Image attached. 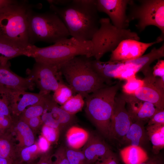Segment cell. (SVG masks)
I'll return each mask as SVG.
<instances>
[{"label":"cell","mask_w":164,"mask_h":164,"mask_svg":"<svg viewBox=\"0 0 164 164\" xmlns=\"http://www.w3.org/2000/svg\"><path fill=\"white\" fill-rule=\"evenodd\" d=\"M71 0H48L47 2L49 4H52L56 6L63 7L69 3Z\"/></svg>","instance_id":"obj_44"},{"label":"cell","mask_w":164,"mask_h":164,"mask_svg":"<svg viewBox=\"0 0 164 164\" xmlns=\"http://www.w3.org/2000/svg\"><path fill=\"white\" fill-rule=\"evenodd\" d=\"M74 94L71 88L65 83L62 78L60 81L58 87L54 92L52 97L57 104L61 105L75 95Z\"/></svg>","instance_id":"obj_31"},{"label":"cell","mask_w":164,"mask_h":164,"mask_svg":"<svg viewBox=\"0 0 164 164\" xmlns=\"http://www.w3.org/2000/svg\"><path fill=\"white\" fill-rule=\"evenodd\" d=\"M148 139L143 121H133L128 132L120 141L128 145L140 146Z\"/></svg>","instance_id":"obj_21"},{"label":"cell","mask_w":164,"mask_h":164,"mask_svg":"<svg viewBox=\"0 0 164 164\" xmlns=\"http://www.w3.org/2000/svg\"><path fill=\"white\" fill-rule=\"evenodd\" d=\"M120 155L125 164H141L149 158L145 150L140 146L128 145L120 150Z\"/></svg>","instance_id":"obj_24"},{"label":"cell","mask_w":164,"mask_h":164,"mask_svg":"<svg viewBox=\"0 0 164 164\" xmlns=\"http://www.w3.org/2000/svg\"><path fill=\"white\" fill-rule=\"evenodd\" d=\"M90 135L88 132L83 128L76 126L70 127L66 135V141L69 148L77 150L83 148Z\"/></svg>","instance_id":"obj_25"},{"label":"cell","mask_w":164,"mask_h":164,"mask_svg":"<svg viewBox=\"0 0 164 164\" xmlns=\"http://www.w3.org/2000/svg\"><path fill=\"white\" fill-rule=\"evenodd\" d=\"M92 67L97 74L108 85H112L113 78H115L116 70L118 66L119 61L109 60L103 62L100 60H92Z\"/></svg>","instance_id":"obj_23"},{"label":"cell","mask_w":164,"mask_h":164,"mask_svg":"<svg viewBox=\"0 0 164 164\" xmlns=\"http://www.w3.org/2000/svg\"><path fill=\"white\" fill-rule=\"evenodd\" d=\"M18 150L15 137L9 129L0 132V157L19 164Z\"/></svg>","instance_id":"obj_20"},{"label":"cell","mask_w":164,"mask_h":164,"mask_svg":"<svg viewBox=\"0 0 164 164\" xmlns=\"http://www.w3.org/2000/svg\"><path fill=\"white\" fill-rule=\"evenodd\" d=\"M9 63L0 66V85L15 91L32 90L35 84L28 77H21L12 71Z\"/></svg>","instance_id":"obj_15"},{"label":"cell","mask_w":164,"mask_h":164,"mask_svg":"<svg viewBox=\"0 0 164 164\" xmlns=\"http://www.w3.org/2000/svg\"><path fill=\"white\" fill-rule=\"evenodd\" d=\"M15 91L0 85V114L13 117L12 108Z\"/></svg>","instance_id":"obj_28"},{"label":"cell","mask_w":164,"mask_h":164,"mask_svg":"<svg viewBox=\"0 0 164 164\" xmlns=\"http://www.w3.org/2000/svg\"><path fill=\"white\" fill-rule=\"evenodd\" d=\"M123 94L114 99L108 138L120 141L128 132L133 121L126 107Z\"/></svg>","instance_id":"obj_10"},{"label":"cell","mask_w":164,"mask_h":164,"mask_svg":"<svg viewBox=\"0 0 164 164\" xmlns=\"http://www.w3.org/2000/svg\"><path fill=\"white\" fill-rule=\"evenodd\" d=\"M66 155L69 164H86V159L82 151L66 148Z\"/></svg>","instance_id":"obj_32"},{"label":"cell","mask_w":164,"mask_h":164,"mask_svg":"<svg viewBox=\"0 0 164 164\" xmlns=\"http://www.w3.org/2000/svg\"><path fill=\"white\" fill-rule=\"evenodd\" d=\"M14 120V117H10L0 114V125L4 130H7L10 128Z\"/></svg>","instance_id":"obj_40"},{"label":"cell","mask_w":164,"mask_h":164,"mask_svg":"<svg viewBox=\"0 0 164 164\" xmlns=\"http://www.w3.org/2000/svg\"><path fill=\"white\" fill-rule=\"evenodd\" d=\"M93 44L91 41H80L71 37L49 46L39 47L29 45V57L36 62L59 66L78 56L91 57Z\"/></svg>","instance_id":"obj_4"},{"label":"cell","mask_w":164,"mask_h":164,"mask_svg":"<svg viewBox=\"0 0 164 164\" xmlns=\"http://www.w3.org/2000/svg\"><path fill=\"white\" fill-rule=\"evenodd\" d=\"M29 45L22 46L0 40V66L6 65L9 60L18 56L29 57Z\"/></svg>","instance_id":"obj_22"},{"label":"cell","mask_w":164,"mask_h":164,"mask_svg":"<svg viewBox=\"0 0 164 164\" xmlns=\"http://www.w3.org/2000/svg\"><path fill=\"white\" fill-rule=\"evenodd\" d=\"M131 0H97L98 12L109 17L112 24L120 29H126L129 23L126 15L127 7Z\"/></svg>","instance_id":"obj_12"},{"label":"cell","mask_w":164,"mask_h":164,"mask_svg":"<svg viewBox=\"0 0 164 164\" xmlns=\"http://www.w3.org/2000/svg\"><path fill=\"white\" fill-rule=\"evenodd\" d=\"M28 31L30 45L39 42L54 44L68 38L69 32L64 23L55 12L38 13L29 10Z\"/></svg>","instance_id":"obj_6"},{"label":"cell","mask_w":164,"mask_h":164,"mask_svg":"<svg viewBox=\"0 0 164 164\" xmlns=\"http://www.w3.org/2000/svg\"><path fill=\"white\" fill-rule=\"evenodd\" d=\"M121 84L119 82L99 89L85 98L87 116L101 133L108 138L114 99Z\"/></svg>","instance_id":"obj_5"},{"label":"cell","mask_w":164,"mask_h":164,"mask_svg":"<svg viewBox=\"0 0 164 164\" xmlns=\"http://www.w3.org/2000/svg\"><path fill=\"white\" fill-rule=\"evenodd\" d=\"M41 135L51 144L57 142L59 138L60 129L43 124L41 128Z\"/></svg>","instance_id":"obj_34"},{"label":"cell","mask_w":164,"mask_h":164,"mask_svg":"<svg viewBox=\"0 0 164 164\" xmlns=\"http://www.w3.org/2000/svg\"><path fill=\"white\" fill-rule=\"evenodd\" d=\"M35 164L34 163H29V164Z\"/></svg>","instance_id":"obj_48"},{"label":"cell","mask_w":164,"mask_h":164,"mask_svg":"<svg viewBox=\"0 0 164 164\" xmlns=\"http://www.w3.org/2000/svg\"><path fill=\"white\" fill-rule=\"evenodd\" d=\"M125 98L128 105L127 110L132 121H148L158 109L153 104L140 101L133 95H125Z\"/></svg>","instance_id":"obj_16"},{"label":"cell","mask_w":164,"mask_h":164,"mask_svg":"<svg viewBox=\"0 0 164 164\" xmlns=\"http://www.w3.org/2000/svg\"><path fill=\"white\" fill-rule=\"evenodd\" d=\"M52 155L50 151L43 154L35 164H52Z\"/></svg>","instance_id":"obj_42"},{"label":"cell","mask_w":164,"mask_h":164,"mask_svg":"<svg viewBox=\"0 0 164 164\" xmlns=\"http://www.w3.org/2000/svg\"><path fill=\"white\" fill-rule=\"evenodd\" d=\"M143 79H137L136 77L126 81L122 86L124 94L129 95H134L137 90L142 87L144 84Z\"/></svg>","instance_id":"obj_33"},{"label":"cell","mask_w":164,"mask_h":164,"mask_svg":"<svg viewBox=\"0 0 164 164\" xmlns=\"http://www.w3.org/2000/svg\"><path fill=\"white\" fill-rule=\"evenodd\" d=\"M41 117L43 124L60 129L75 119L74 115L70 114L58 106L50 94L46 95V109Z\"/></svg>","instance_id":"obj_14"},{"label":"cell","mask_w":164,"mask_h":164,"mask_svg":"<svg viewBox=\"0 0 164 164\" xmlns=\"http://www.w3.org/2000/svg\"><path fill=\"white\" fill-rule=\"evenodd\" d=\"M0 164H17L14 162L5 158L0 157Z\"/></svg>","instance_id":"obj_46"},{"label":"cell","mask_w":164,"mask_h":164,"mask_svg":"<svg viewBox=\"0 0 164 164\" xmlns=\"http://www.w3.org/2000/svg\"><path fill=\"white\" fill-rule=\"evenodd\" d=\"M34 6L26 1L15 0L0 10V40L22 46L30 45L28 15Z\"/></svg>","instance_id":"obj_3"},{"label":"cell","mask_w":164,"mask_h":164,"mask_svg":"<svg viewBox=\"0 0 164 164\" xmlns=\"http://www.w3.org/2000/svg\"><path fill=\"white\" fill-rule=\"evenodd\" d=\"M55 159L52 160V164H69L66 155V148L63 146L60 147L53 155Z\"/></svg>","instance_id":"obj_35"},{"label":"cell","mask_w":164,"mask_h":164,"mask_svg":"<svg viewBox=\"0 0 164 164\" xmlns=\"http://www.w3.org/2000/svg\"><path fill=\"white\" fill-rule=\"evenodd\" d=\"M46 95H44L37 103L26 108L18 117L25 121L35 117H41L46 109Z\"/></svg>","instance_id":"obj_29"},{"label":"cell","mask_w":164,"mask_h":164,"mask_svg":"<svg viewBox=\"0 0 164 164\" xmlns=\"http://www.w3.org/2000/svg\"><path fill=\"white\" fill-rule=\"evenodd\" d=\"M160 42L157 39L149 43L132 39L124 40L111 52L109 60L123 61L137 58L143 55L149 47Z\"/></svg>","instance_id":"obj_13"},{"label":"cell","mask_w":164,"mask_h":164,"mask_svg":"<svg viewBox=\"0 0 164 164\" xmlns=\"http://www.w3.org/2000/svg\"><path fill=\"white\" fill-rule=\"evenodd\" d=\"M85 104V101L81 95L77 94L73 96L60 107L71 115L80 111Z\"/></svg>","instance_id":"obj_30"},{"label":"cell","mask_w":164,"mask_h":164,"mask_svg":"<svg viewBox=\"0 0 164 164\" xmlns=\"http://www.w3.org/2000/svg\"><path fill=\"white\" fill-rule=\"evenodd\" d=\"M94 164H118V161L116 155L111 150Z\"/></svg>","instance_id":"obj_36"},{"label":"cell","mask_w":164,"mask_h":164,"mask_svg":"<svg viewBox=\"0 0 164 164\" xmlns=\"http://www.w3.org/2000/svg\"><path fill=\"white\" fill-rule=\"evenodd\" d=\"M91 57L75 56L59 66V71L74 94L84 99L99 89L108 86L93 69Z\"/></svg>","instance_id":"obj_2"},{"label":"cell","mask_w":164,"mask_h":164,"mask_svg":"<svg viewBox=\"0 0 164 164\" xmlns=\"http://www.w3.org/2000/svg\"><path fill=\"white\" fill-rule=\"evenodd\" d=\"M43 96L39 93L15 91L12 108L13 116H19L26 108L38 102Z\"/></svg>","instance_id":"obj_19"},{"label":"cell","mask_w":164,"mask_h":164,"mask_svg":"<svg viewBox=\"0 0 164 164\" xmlns=\"http://www.w3.org/2000/svg\"><path fill=\"white\" fill-rule=\"evenodd\" d=\"M5 131L2 129L1 125H0V132H2Z\"/></svg>","instance_id":"obj_47"},{"label":"cell","mask_w":164,"mask_h":164,"mask_svg":"<svg viewBox=\"0 0 164 164\" xmlns=\"http://www.w3.org/2000/svg\"><path fill=\"white\" fill-rule=\"evenodd\" d=\"M141 164H164V162L162 158L156 155Z\"/></svg>","instance_id":"obj_43"},{"label":"cell","mask_w":164,"mask_h":164,"mask_svg":"<svg viewBox=\"0 0 164 164\" xmlns=\"http://www.w3.org/2000/svg\"><path fill=\"white\" fill-rule=\"evenodd\" d=\"M37 142L40 149L44 153L50 150L51 144L41 135L39 136Z\"/></svg>","instance_id":"obj_41"},{"label":"cell","mask_w":164,"mask_h":164,"mask_svg":"<svg viewBox=\"0 0 164 164\" xmlns=\"http://www.w3.org/2000/svg\"><path fill=\"white\" fill-rule=\"evenodd\" d=\"M164 109H158L148 121V125H164Z\"/></svg>","instance_id":"obj_37"},{"label":"cell","mask_w":164,"mask_h":164,"mask_svg":"<svg viewBox=\"0 0 164 164\" xmlns=\"http://www.w3.org/2000/svg\"><path fill=\"white\" fill-rule=\"evenodd\" d=\"M62 20L70 35L80 41H91L100 26L97 0H71L66 5H50Z\"/></svg>","instance_id":"obj_1"},{"label":"cell","mask_w":164,"mask_h":164,"mask_svg":"<svg viewBox=\"0 0 164 164\" xmlns=\"http://www.w3.org/2000/svg\"><path fill=\"white\" fill-rule=\"evenodd\" d=\"M9 130L14 135L18 148L30 146L36 142L35 133L28 124L18 117H15Z\"/></svg>","instance_id":"obj_17"},{"label":"cell","mask_w":164,"mask_h":164,"mask_svg":"<svg viewBox=\"0 0 164 164\" xmlns=\"http://www.w3.org/2000/svg\"><path fill=\"white\" fill-rule=\"evenodd\" d=\"M15 1L14 0H0V10Z\"/></svg>","instance_id":"obj_45"},{"label":"cell","mask_w":164,"mask_h":164,"mask_svg":"<svg viewBox=\"0 0 164 164\" xmlns=\"http://www.w3.org/2000/svg\"><path fill=\"white\" fill-rule=\"evenodd\" d=\"M136 4L131 0L128 5L129 12L127 15L129 22L136 20L135 25L142 32L149 26H155L161 31V34L157 39L162 42L164 38V0H140Z\"/></svg>","instance_id":"obj_8"},{"label":"cell","mask_w":164,"mask_h":164,"mask_svg":"<svg viewBox=\"0 0 164 164\" xmlns=\"http://www.w3.org/2000/svg\"><path fill=\"white\" fill-rule=\"evenodd\" d=\"M111 150L99 137L90 134L89 139L83 147L86 164H94Z\"/></svg>","instance_id":"obj_18"},{"label":"cell","mask_w":164,"mask_h":164,"mask_svg":"<svg viewBox=\"0 0 164 164\" xmlns=\"http://www.w3.org/2000/svg\"><path fill=\"white\" fill-rule=\"evenodd\" d=\"M44 153L40 149L37 141L29 146L18 149V160L19 164H29L33 162Z\"/></svg>","instance_id":"obj_27"},{"label":"cell","mask_w":164,"mask_h":164,"mask_svg":"<svg viewBox=\"0 0 164 164\" xmlns=\"http://www.w3.org/2000/svg\"><path fill=\"white\" fill-rule=\"evenodd\" d=\"M100 26L91 41L93 44L91 57L100 60L106 53L112 52L122 40L132 39L139 41L135 32L128 29H120L115 27L109 18L100 19Z\"/></svg>","instance_id":"obj_7"},{"label":"cell","mask_w":164,"mask_h":164,"mask_svg":"<svg viewBox=\"0 0 164 164\" xmlns=\"http://www.w3.org/2000/svg\"><path fill=\"white\" fill-rule=\"evenodd\" d=\"M24 121L28 124L34 133L38 131L40 128H41L43 124L40 116L32 118Z\"/></svg>","instance_id":"obj_38"},{"label":"cell","mask_w":164,"mask_h":164,"mask_svg":"<svg viewBox=\"0 0 164 164\" xmlns=\"http://www.w3.org/2000/svg\"><path fill=\"white\" fill-rule=\"evenodd\" d=\"M143 79L144 85L133 95L140 101L153 104L158 109H164V77H155L152 74Z\"/></svg>","instance_id":"obj_11"},{"label":"cell","mask_w":164,"mask_h":164,"mask_svg":"<svg viewBox=\"0 0 164 164\" xmlns=\"http://www.w3.org/2000/svg\"><path fill=\"white\" fill-rule=\"evenodd\" d=\"M145 130L152 145L153 153L158 155L164 148V125H148Z\"/></svg>","instance_id":"obj_26"},{"label":"cell","mask_w":164,"mask_h":164,"mask_svg":"<svg viewBox=\"0 0 164 164\" xmlns=\"http://www.w3.org/2000/svg\"><path fill=\"white\" fill-rule=\"evenodd\" d=\"M152 74L155 77H164V60H159L153 68Z\"/></svg>","instance_id":"obj_39"},{"label":"cell","mask_w":164,"mask_h":164,"mask_svg":"<svg viewBox=\"0 0 164 164\" xmlns=\"http://www.w3.org/2000/svg\"><path fill=\"white\" fill-rule=\"evenodd\" d=\"M28 77L39 90V93L45 95L54 92L58 87L62 75L59 66L36 62L32 68L27 70Z\"/></svg>","instance_id":"obj_9"}]
</instances>
